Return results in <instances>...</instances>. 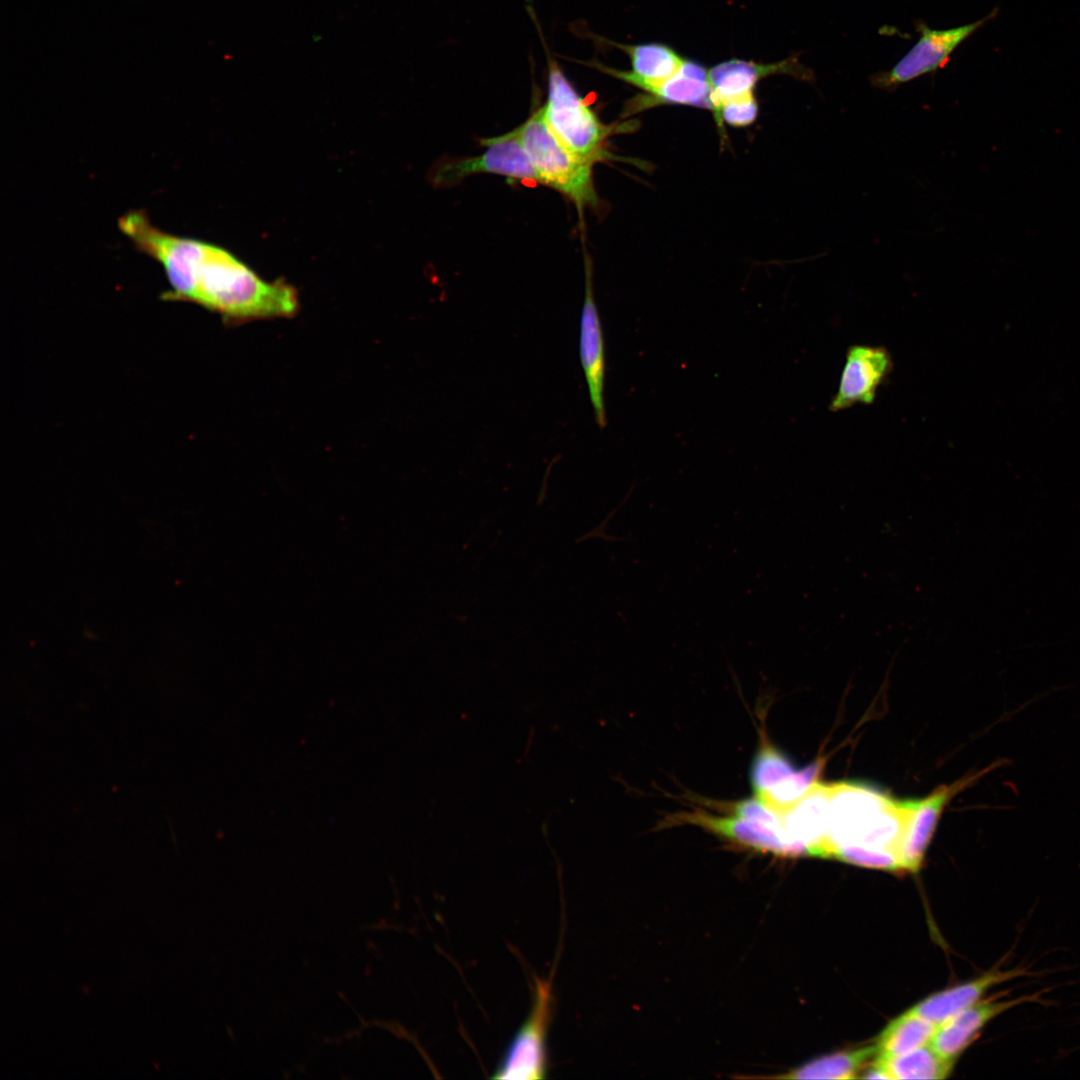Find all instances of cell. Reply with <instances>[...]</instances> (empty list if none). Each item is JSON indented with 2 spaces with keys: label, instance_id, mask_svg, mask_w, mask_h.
I'll return each mask as SVG.
<instances>
[{
  "label": "cell",
  "instance_id": "cell-1",
  "mask_svg": "<svg viewBox=\"0 0 1080 1080\" xmlns=\"http://www.w3.org/2000/svg\"><path fill=\"white\" fill-rule=\"evenodd\" d=\"M118 227L139 251L162 265L171 287L166 299L192 302L232 320L287 317L297 311L294 288L263 280L222 247L170 234L143 210L121 216Z\"/></svg>",
  "mask_w": 1080,
  "mask_h": 1080
},
{
  "label": "cell",
  "instance_id": "cell-2",
  "mask_svg": "<svg viewBox=\"0 0 1080 1080\" xmlns=\"http://www.w3.org/2000/svg\"><path fill=\"white\" fill-rule=\"evenodd\" d=\"M520 142L539 177L582 208L597 203L592 163L570 152L547 125L542 107L516 128Z\"/></svg>",
  "mask_w": 1080,
  "mask_h": 1080
},
{
  "label": "cell",
  "instance_id": "cell-3",
  "mask_svg": "<svg viewBox=\"0 0 1080 1080\" xmlns=\"http://www.w3.org/2000/svg\"><path fill=\"white\" fill-rule=\"evenodd\" d=\"M542 110L551 131L570 152L592 164L603 157L609 128L598 120L554 61L549 63L547 101Z\"/></svg>",
  "mask_w": 1080,
  "mask_h": 1080
},
{
  "label": "cell",
  "instance_id": "cell-4",
  "mask_svg": "<svg viewBox=\"0 0 1080 1080\" xmlns=\"http://www.w3.org/2000/svg\"><path fill=\"white\" fill-rule=\"evenodd\" d=\"M553 995L549 981L535 977L532 1004L494 1071L499 1080H538L547 1073V1034Z\"/></svg>",
  "mask_w": 1080,
  "mask_h": 1080
},
{
  "label": "cell",
  "instance_id": "cell-5",
  "mask_svg": "<svg viewBox=\"0 0 1080 1080\" xmlns=\"http://www.w3.org/2000/svg\"><path fill=\"white\" fill-rule=\"evenodd\" d=\"M997 15L998 8H995L982 19L949 29H932L919 22L916 25L920 33L917 42L892 68L872 74L871 85L893 91L902 84L936 72L947 64L961 43Z\"/></svg>",
  "mask_w": 1080,
  "mask_h": 1080
},
{
  "label": "cell",
  "instance_id": "cell-6",
  "mask_svg": "<svg viewBox=\"0 0 1080 1080\" xmlns=\"http://www.w3.org/2000/svg\"><path fill=\"white\" fill-rule=\"evenodd\" d=\"M892 801L887 794L865 784H830L828 858L838 846L860 845L879 815Z\"/></svg>",
  "mask_w": 1080,
  "mask_h": 1080
},
{
  "label": "cell",
  "instance_id": "cell-7",
  "mask_svg": "<svg viewBox=\"0 0 1080 1080\" xmlns=\"http://www.w3.org/2000/svg\"><path fill=\"white\" fill-rule=\"evenodd\" d=\"M487 146L481 155L445 162L433 175L437 186H451L477 173H492L539 183V177L527 156L517 129L502 136L481 140Z\"/></svg>",
  "mask_w": 1080,
  "mask_h": 1080
},
{
  "label": "cell",
  "instance_id": "cell-8",
  "mask_svg": "<svg viewBox=\"0 0 1080 1080\" xmlns=\"http://www.w3.org/2000/svg\"><path fill=\"white\" fill-rule=\"evenodd\" d=\"M1009 763V759H1000L984 770L969 775L950 786H940L924 799L905 801L906 824L896 850V856L904 871L917 872L919 870L940 815L954 794L993 769Z\"/></svg>",
  "mask_w": 1080,
  "mask_h": 1080
},
{
  "label": "cell",
  "instance_id": "cell-9",
  "mask_svg": "<svg viewBox=\"0 0 1080 1080\" xmlns=\"http://www.w3.org/2000/svg\"><path fill=\"white\" fill-rule=\"evenodd\" d=\"M744 847L783 857L809 856L806 846L792 838L784 826H771L738 816L723 817L702 810L675 816Z\"/></svg>",
  "mask_w": 1080,
  "mask_h": 1080
},
{
  "label": "cell",
  "instance_id": "cell-10",
  "mask_svg": "<svg viewBox=\"0 0 1080 1080\" xmlns=\"http://www.w3.org/2000/svg\"><path fill=\"white\" fill-rule=\"evenodd\" d=\"M892 368V358L886 348L859 344L850 346L829 409L836 412L856 405H871Z\"/></svg>",
  "mask_w": 1080,
  "mask_h": 1080
},
{
  "label": "cell",
  "instance_id": "cell-11",
  "mask_svg": "<svg viewBox=\"0 0 1080 1080\" xmlns=\"http://www.w3.org/2000/svg\"><path fill=\"white\" fill-rule=\"evenodd\" d=\"M1041 995L1042 991H1038L1008 1000L982 999L939 1025L930 1045L944 1059L955 1063L992 1019L1015 1006L1039 1001Z\"/></svg>",
  "mask_w": 1080,
  "mask_h": 1080
},
{
  "label": "cell",
  "instance_id": "cell-12",
  "mask_svg": "<svg viewBox=\"0 0 1080 1080\" xmlns=\"http://www.w3.org/2000/svg\"><path fill=\"white\" fill-rule=\"evenodd\" d=\"M579 356L595 420L599 428H604L607 425L604 403L605 346L593 293L592 273L588 266L580 318Z\"/></svg>",
  "mask_w": 1080,
  "mask_h": 1080
},
{
  "label": "cell",
  "instance_id": "cell-13",
  "mask_svg": "<svg viewBox=\"0 0 1080 1080\" xmlns=\"http://www.w3.org/2000/svg\"><path fill=\"white\" fill-rule=\"evenodd\" d=\"M778 73L788 74L810 83L815 81L813 72L800 64L796 57L773 64L729 60L714 66L708 73L711 87V110L716 115L724 102L752 93L758 80Z\"/></svg>",
  "mask_w": 1080,
  "mask_h": 1080
},
{
  "label": "cell",
  "instance_id": "cell-14",
  "mask_svg": "<svg viewBox=\"0 0 1080 1080\" xmlns=\"http://www.w3.org/2000/svg\"><path fill=\"white\" fill-rule=\"evenodd\" d=\"M780 818L789 835L806 846L809 856L828 858L830 784L814 783Z\"/></svg>",
  "mask_w": 1080,
  "mask_h": 1080
},
{
  "label": "cell",
  "instance_id": "cell-15",
  "mask_svg": "<svg viewBox=\"0 0 1080 1080\" xmlns=\"http://www.w3.org/2000/svg\"><path fill=\"white\" fill-rule=\"evenodd\" d=\"M1027 974V970L1020 967L1008 970L992 968L975 979L932 994L910 1009L939 1026L982 1000L992 987Z\"/></svg>",
  "mask_w": 1080,
  "mask_h": 1080
},
{
  "label": "cell",
  "instance_id": "cell-16",
  "mask_svg": "<svg viewBox=\"0 0 1080 1080\" xmlns=\"http://www.w3.org/2000/svg\"><path fill=\"white\" fill-rule=\"evenodd\" d=\"M631 58L632 71L624 72L597 64L598 68L646 92L672 77L684 60L661 44L619 45Z\"/></svg>",
  "mask_w": 1080,
  "mask_h": 1080
},
{
  "label": "cell",
  "instance_id": "cell-17",
  "mask_svg": "<svg viewBox=\"0 0 1080 1080\" xmlns=\"http://www.w3.org/2000/svg\"><path fill=\"white\" fill-rule=\"evenodd\" d=\"M937 1027L908 1009L890 1021L879 1034L875 1059H892L930 1044Z\"/></svg>",
  "mask_w": 1080,
  "mask_h": 1080
},
{
  "label": "cell",
  "instance_id": "cell-18",
  "mask_svg": "<svg viewBox=\"0 0 1080 1080\" xmlns=\"http://www.w3.org/2000/svg\"><path fill=\"white\" fill-rule=\"evenodd\" d=\"M711 87L706 70L701 65L685 61L668 80L648 92L652 103L693 105L711 109Z\"/></svg>",
  "mask_w": 1080,
  "mask_h": 1080
},
{
  "label": "cell",
  "instance_id": "cell-19",
  "mask_svg": "<svg viewBox=\"0 0 1080 1080\" xmlns=\"http://www.w3.org/2000/svg\"><path fill=\"white\" fill-rule=\"evenodd\" d=\"M875 1055V1044L843 1050L816 1058L782 1077L789 1079H855L857 1074L864 1069L865 1065Z\"/></svg>",
  "mask_w": 1080,
  "mask_h": 1080
},
{
  "label": "cell",
  "instance_id": "cell-20",
  "mask_svg": "<svg viewBox=\"0 0 1080 1080\" xmlns=\"http://www.w3.org/2000/svg\"><path fill=\"white\" fill-rule=\"evenodd\" d=\"M875 1060L885 1067L890 1079H944L955 1064L940 1056L930 1044L892 1059Z\"/></svg>",
  "mask_w": 1080,
  "mask_h": 1080
},
{
  "label": "cell",
  "instance_id": "cell-21",
  "mask_svg": "<svg viewBox=\"0 0 1080 1080\" xmlns=\"http://www.w3.org/2000/svg\"><path fill=\"white\" fill-rule=\"evenodd\" d=\"M825 759L818 758L809 765L796 770L793 774L756 797L768 808L781 814L803 797L810 787L817 782L824 768Z\"/></svg>",
  "mask_w": 1080,
  "mask_h": 1080
},
{
  "label": "cell",
  "instance_id": "cell-22",
  "mask_svg": "<svg viewBox=\"0 0 1080 1080\" xmlns=\"http://www.w3.org/2000/svg\"><path fill=\"white\" fill-rule=\"evenodd\" d=\"M796 771L792 761L768 741H762L750 767V782L758 797Z\"/></svg>",
  "mask_w": 1080,
  "mask_h": 1080
},
{
  "label": "cell",
  "instance_id": "cell-23",
  "mask_svg": "<svg viewBox=\"0 0 1080 1080\" xmlns=\"http://www.w3.org/2000/svg\"><path fill=\"white\" fill-rule=\"evenodd\" d=\"M829 858L862 867L894 872L904 871L901 862L893 852L860 845L838 846L832 850Z\"/></svg>",
  "mask_w": 1080,
  "mask_h": 1080
},
{
  "label": "cell",
  "instance_id": "cell-24",
  "mask_svg": "<svg viewBox=\"0 0 1080 1080\" xmlns=\"http://www.w3.org/2000/svg\"><path fill=\"white\" fill-rule=\"evenodd\" d=\"M757 113L758 105L752 92L724 102L715 118L720 126H722V121H725L732 126L742 127L751 124L757 117Z\"/></svg>",
  "mask_w": 1080,
  "mask_h": 1080
}]
</instances>
